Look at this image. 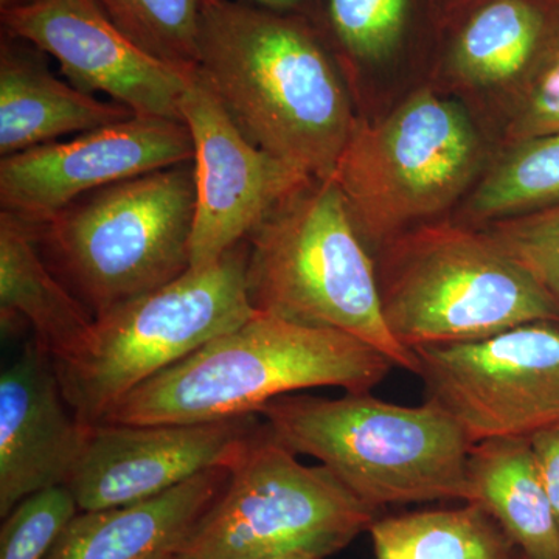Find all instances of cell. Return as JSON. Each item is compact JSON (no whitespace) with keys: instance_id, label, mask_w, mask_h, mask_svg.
<instances>
[{"instance_id":"obj_1","label":"cell","mask_w":559,"mask_h":559,"mask_svg":"<svg viewBox=\"0 0 559 559\" xmlns=\"http://www.w3.org/2000/svg\"><path fill=\"white\" fill-rule=\"evenodd\" d=\"M197 72L250 142L312 179H331L358 120L307 25L241 0H212Z\"/></svg>"},{"instance_id":"obj_2","label":"cell","mask_w":559,"mask_h":559,"mask_svg":"<svg viewBox=\"0 0 559 559\" xmlns=\"http://www.w3.org/2000/svg\"><path fill=\"white\" fill-rule=\"evenodd\" d=\"M392 362L336 330L255 314L140 384L110 409L108 425H186L259 415L297 390L371 392Z\"/></svg>"},{"instance_id":"obj_3","label":"cell","mask_w":559,"mask_h":559,"mask_svg":"<svg viewBox=\"0 0 559 559\" xmlns=\"http://www.w3.org/2000/svg\"><path fill=\"white\" fill-rule=\"evenodd\" d=\"M271 436L318 459L364 503L469 502L473 441L432 401L400 406L366 393L336 400L280 396L259 411Z\"/></svg>"},{"instance_id":"obj_4","label":"cell","mask_w":559,"mask_h":559,"mask_svg":"<svg viewBox=\"0 0 559 559\" xmlns=\"http://www.w3.org/2000/svg\"><path fill=\"white\" fill-rule=\"evenodd\" d=\"M246 241V290L253 311L349 334L417 374L414 352L385 323L373 255L333 180H311Z\"/></svg>"},{"instance_id":"obj_5","label":"cell","mask_w":559,"mask_h":559,"mask_svg":"<svg viewBox=\"0 0 559 559\" xmlns=\"http://www.w3.org/2000/svg\"><path fill=\"white\" fill-rule=\"evenodd\" d=\"M382 314L403 347L462 344L558 320L559 310L528 272L487 231L425 223L373 255Z\"/></svg>"},{"instance_id":"obj_6","label":"cell","mask_w":559,"mask_h":559,"mask_svg":"<svg viewBox=\"0 0 559 559\" xmlns=\"http://www.w3.org/2000/svg\"><path fill=\"white\" fill-rule=\"evenodd\" d=\"M193 160L121 180L35 226L44 260L95 318L191 267Z\"/></svg>"},{"instance_id":"obj_7","label":"cell","mask_w":559,"mask_h":559,"mask_svg":"<svg viewBox=\"0 0 559 559\" xmlns=\"http://www.w3.org/2000/svg\"><path fill=\"white\" fill-rule=\"evenodd\" d=\"M248 252L241 242L215 263L95 318L84 344L53 362L76 418L98 425L140 384L252 318Z\"/></svg>"},{"instance_id":"obj_8","label":"cell","mask_w":559,"mask_h":559,"mask_svg":"<svg viewBox=\"0 0 559 559\" xmlns=\"http://www.w3.org/2000/svg\"><path fill=\"white\" fill-rule=\"evenodd\" d=\"M468 114L432 91L378 121H356L331 180L370 252L429 223L465 193L480 164Z\"/></svg>"},{"instance_id":"obj_9","label":"cell","mask_w":559,"mask_h":559,"mask_svg":"<svg viewBox=\"0 0 559 559\" xmlns=\"http://www.w3.org/2000/svg\"><path fill=\"white\" fill-rule=\"evenodd\" d=\"M377 510L325 466H307L264 425L176 559H323L369 532Z\"/></svg>"},{"instance_id":"obj_10","label":"cell","mask_w":559,"mask_h":559,"mask_svg":"<svg viewBox=\"0 0 559 559\" xmlns=\"http://www.w3.org/2000/svg\"><path fill=\"white\" fill-rule=\"evenodd\" d=\"M412 352L426 400L447 411L473 443L530 437L559 423L558 320Z\"/></svg>"},{"instance_id":"obj_11","label":"cell","mask_w":559,"mask_h":559,"mask_svg":"<svg viewBox=\"0 0 559 559\" xmlns=\"http://www.w3.org/2000/svg\"><path fill=\"white\" fill-rule=\"evenodd\" d=\"M180 116L193 139L191 267L215 263L311 180L250 142L194 69Z\"/></svg>"},{"instance_id":"obj_12","label":"cell","mask_w":559,"mask_h":559,"mask_svg":"<svg viewBox=\"0 0 559 559\" xmlns=\"http://www.w3.org/2000/svg\"><path fill=\"white\" fill-rule=\"evenodd\" d=\"M182 120L134 116L0 160V204L32 226L121 180L193 160Z\"/></svg>"},{"instance_id":"obj_13","label":"cell","mask_w":559,"mask_h":559,"mask_svg":"<svg viewBox=\"0 0 559 559\" xmlns=\"http://www.w3.org/2000/svg\"><path fill=\"white\" fill-rule=\"evenodd\" d=\"M2 27L53 57L80 91L108 95L135 116L182 120L180 103L194 70L143 50L95 0H31L2 10Z\"/></svg>"},{"instance_id":"obj_14","label":"cell","mask_w":559,"mask_h":559,"mask_svg":"<svg viewBox=\"0 0 559 559\" xmlns=\"http://www.w3.org/2000/svg\"><path fill=\"white\" fill-rule=\"evenodd\" d=\"M263 429L257 414L186 425L98 423L66 487L80 511L142 502L205 471L230 469Z\"/></svg>"},{"instance_id":"obj_15","label":"cell","mask_w":559,"mask_h":559,"mask_svg":"<svg viewBox=\"0 0 559 559\" xmlns=\"http://www.w3.org/2000/svg\"><path fill=\"white\" fill-rule=\"evenodd\" d=\"M53 359L33 341L0 374V516L40 489L68 484L86 447Z\"/></svg>"},{"instance_id":"obj_16","label":"cell","mask_w":559,"mask_h":559,"mask_svg":"<svg viewBox=\"0 0 559 559\" xmlns=\"http://www.w3.org/2000/svg\"><path fill=\"white\" fill-rule=\"evenodd\" d=\"M229 477L230 469H210L156 498L80 511L46 559H151L164 551L175 554Z\"/></svg>"},{"instance_id":"obj_17","label":"cell","mask_w":559,"mask_h":559,"mask_svg":"<svg viewBox=\"0 0 559 559\" xmlns=\"http://www.w3.org/2000/svg\"><path fill=\"white\" fill-rule=\"evenodd\" d=\"M27 43L3 33L0 47V154L13 156L135 114L58 80Z\"/></svg>"},{"instance_id":"obj_18","label":"cell","mask_w":559,"mask_h":559,"mask_svg":"<svg viewBox=\"0 0 559 559\" xmlns=\"http://www.w3.org/2000/svg\"><path fill=\"white\" fill-rule=\"evenodd\" d=\"M0 318L24 320L53 362L72 356L90 336L94 316L55 275L40 253L36 229L0 212Z\"/></svg>"},{"instance_id":"obj_19","label":"cell","mask_w":559,"mask_h":559,"mask_svg":"<svg viewBox=\"0 0 559 559\" xmlns=\"http://www.w3.org/2000/svg\"><path fill=\"white\" fill-rule=\"evenodd\" d=\"M468 481L469 502L491 514L522 557L559 559V528L528 437L474 443Z\"/></svg>"},{"instance_id":"obj_20","label":"cell","mask_w":559,"mask_h":559,"mask_svg":"<svg viewBox=\"0 0 559 559\" xmlns=\"http://www.w3.org/2000/svg\"><path fill=\"white\" fill-rule=\"evenodd\" d=\"M369 533L377 559H520L484 507L415 511L374 520Z\"/></svg>"},{"instance_id":"obj_21","label":"cell","mask_w":559,"mask_h":559,"mask_svg":"<svg viewBox=\"0 0 559 559\" xmlns=\"http://www.w3.org/2000/svg\"><path fill=\"white\" fill-rule=\"evenodd\" d=\"M558 35L535 3L498 0L480 10L460 35L455 69L479 86L511 83L533 72Z\"/></svg>"},{"instance_id":"obj_22","label":"cell","mask_w":559,"mask_h":559,"mask_svg":"<svg viewBox=\"0 0 559 559\" xmlns=\"http://www.w3.org/2000/svg\"><path fill=\"white\" fill-rule=\"evenodd\" d=\"M559 202V134L518 142L471 197L479 221L509 218Z\"/></svg>"},{"instance_id":"obj_23","label":"cell","mask_w":559,"mask_h":559,"mask_svg":"<svg viewBox=\"0 0 559 559\" xmlns=\"http://www.w3.org/2000/svg\"><path fill=\"white\" fill-rule=\"evenodd\" d=\"M110 21L153 57L194 70L202 16L212 0H95Z\"/></svg>"},{"instance_id":"obj_24","label":"cell","mask_w":559,"mask_h":559,"mask_svg":"<svg viewBox=\"0 0 559 559\" xmlns=\"http://www.w3.org/2000/svg\"><path fill=\"white\" fill-rule=\"evenodd\" d=\"M79 503L66 485L33 492L3 518L0 559H46Z\"/></svg>"},{"instance_id":"obj_25","label":"cell","mask_w":559,"mask_h":559,"mask_svg":"<svg viewBox=\"0 0 559 559\" xmlns=\"http://www.w3.org/2000/svg\"><path fill=\"white\" fill-rule=\"evenodd\" d=\"M485 231L532 275L559 310V202L495 221Z\"/></svg>"},{"instance_id":"obj_26","label":"cell","mask_w":559,"mask_h":559,"mask_svg":"<svg viewBox=\"0 0 559 559\" xmlns=\"http://www.w3.org/2000/svg\"><path fill=\"white\" fill-rule=\"evenodd\" d=\"M407 0H329L334 35L345 50L364 61L388 57L406 22Z\"/></svg>"},{"instance_id":"obj_27","label":"cell","mask_w":559,"mask_h":559,"mask_svg":"<svg viewBox=\"0 0 559 559\" xmlns=\"http://www.w3.org/2000/svg\"><path fill=\"white\" fill-rule=\"evenodd\" d=\"M559 134V35L528 75L513 138L518 142Z\"/></svg>"},{"instance_id":"obj_28","label":"cell","mask_w":559,"mask_h":559,"mask_svg":"<svg viewBox=\"0 0 559 559\" xmlns=\"http://www.w3.org/2000/svg\"><path fill=\"white\" fill-rule=\"evenodd\" d=\"M559 528V423L528 437Z\"/></svg>"},{"instance_id":"obj_29","label":"cell","mask_w":559,"mask_h":559,"mask_svg":"<svg viewBox=\"0 0 559 559\" xmlns=\"http://www.w3.org/2000/svg\"><path fill=\"white\" fill-rule=\"evenodd\" d=\"M241 2L250 3V5L260 7V9H266L271 11H283L294 9L299 5L301 0H241Z\"/></svg>"},{"instance_id":"obj_30","label":"cell","mask_w":559,"mask_h":559,"mask_svg":"<svg viewBox=\"0 0 559 559\" xmlns=\"http://www.w3.org/2000/svg\"><path fill=\"white\" fill-rule=\"evenodd\" d=\"M31 2V0H0V9L7 10L11 7L22 5V3Z\"/></svg>"},{"instance_id":"obj_31","label":"cell","mask_w":559,"mask_h":559,"mask_svg":"<svg viewBox=\"0 0 559 559\" xmlns=\"http://www.w3.org/2000/svg\"><path fill=\"white\" fill-rule=\"evenodd\" d=\"M151 559H173V551H164V554L156 555V557Z\"/></svg>"},{"instance_id":"obj_32","label":"cell","mask_w":559,"mask_h":559,"mask_svg":"<svg viewBox=\"0 0 559 559\" xmlns=\"http://www.w3.org/2000/svg\"><path fill=\"white\" fill-rule=\"evenodd\" d=\"M173 559H176L175 555H173ZM267 559H316V558H308V557H282V558H267Z\"/></svg>"},{"instance_id":"obj_33","label":"cell","mask_w":559,"mask_h":559,"mask_svg":"<svg viewBox=\"0 0 559 559\" xmlns=\"http://www.w3.org/2000/svg\"><path fill=\"white\" fill-rule=\"evenodd\" d=\"M520 559H527V558H524V557H522V555H521Z\"/></svg>"}]
</instances>
